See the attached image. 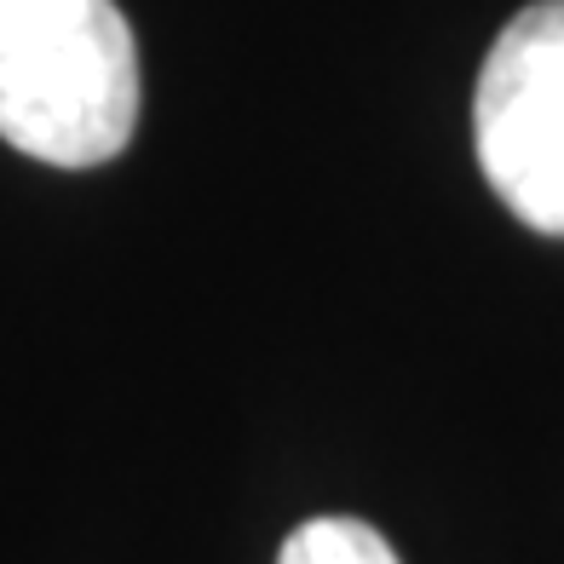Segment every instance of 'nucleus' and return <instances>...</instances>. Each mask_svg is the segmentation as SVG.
Listing matches in <instances>:
<instances>
[{
	"label": "nucleus",
	"instance_id": "f257e3e1",
	"mask_svg": "<svg viewBox=\"0 0 564 564\" xmlns=\"http://www.w3.org/2000/svg\"><path fill=\"white\" fill-rule=\"evenodd\" d=\"M139 127V46L116 0H0V139L105 167Z\"/></svg>",
	"mask_w": 564,
	"mask_h": 564
},
{
	"label": "nucleus",
	"instance_id": "f03ea898",
	"mask_svg": "<svg viewBox=\"0 0 564 564\" xmlns=\"http://www.w3.org/2000/svg\"><path fill=\"white\" fill-rule=\"evenodd\" d=\"M490 191L542 237H564V0H535L496 35L473 93Z\"/></svg>",
	"mask_w": 564,
	"mask_h": 564
},
{
	"label": "nucleus",
	"instance_id": "7ed1b4c3",
	"mask_svg": "<svg viewBox=\"0 0 564 564\" xmlns=\"http://www.w3.org/2000/svg\"><path fill=\"white\" fill-rule=\"evenodd\" d=\"M276 564H398V553L364 519H312L282 542Z\"/></svg>",
	"mask_w": 564,
	"mask_h": 564
}]
</instances>
